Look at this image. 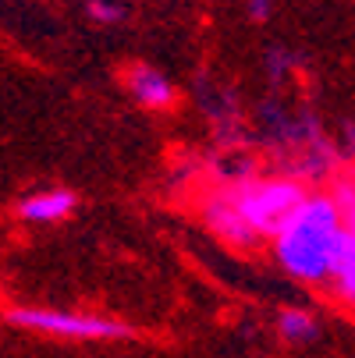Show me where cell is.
<instances>
[{
    "label": "cell",
    "instance_id": "obj_1",
    "mask_svg": "<svg viewBox=\"0 0 355 358\" xmlns=\"http://www.w3.org/2000/svg\"><path fill=\"white\" fill-rule=\"evenodd\" d=\"M341 224L344 220L330 202V195H306L302 206L291 213V220L274 234V252L281 266L306 284L327 280V259Z\"/></svg>",
    "mask_w": 355,
    "mask_h": 358
},
{
    "label": "cell",
    "instance_id": "obj_2",
    "mask_svg": "<svg viewBox=\"0 0 355 358\" xmlns=\"http://www.w3.org/2000/svg\"><path fill=\"white\" fill-rule=\"evenodd\" d=\"M309 195V188L295 181V178H260V181H238L235 188H228V199L235 202V210L242 213V220L252 227V234L274 238L291 213L302 206V199Z\"/></svg>",
    "mask_w": 355,
    "mask_h": 358
},
{
    "label": "cell",
    "instance_id": "obj_3",
    "mask_svg": "<svg viewBox=\"0 0 355 358\" xmlns=\"http://www.w3.org/2000/svg\"><path fill=\"white\" fill-rule=\"evenodd\" d=\"M8 323L39 330V334H54V337H71V341H114V337L132 334L125 323L82 316V313H61V309H11Z\"/></svg>",
    "mask_w": 355,
    "mask_h": 358
},
{
    "label": "cell",
    "instance_id": "obj_4",
    "mask_svg": "<svg viewBox=\"0 0 355 358\" xmlns=\"http://www.w3.org/2000/svg\"><path fill=\"white\" fill-rule=\"evenodd\" d=\"M202 217H207V224H210L214 234H221V238L231 241V245H252V241H256V234H252V227L242 220V213L235 210V202L228 199V192L207 199V210H202Z\"/></svg>",
    "mask_w": 355,
    "mask_h": 358
},
{
    "label": "cell",
    "instance_id": "obj_5",
    "mask_svg": "<svg viewBox=\"0 0 355 358\" xmlns=\"http://www.w3.org/2000/svg\"><path fill=\"white\" fill-rule=\"evenodd\" d=\"M75 206H78L75 192L54 188V192H36V195L22 199V202H18V213H22V220H29V224H54V220H64Z\"/></svg>",
    "mask_w": 355,
    "mask_h": 358
},
{
    "label": "cell",
    "instance_id": "obj_6",
    "mask_svg": "<svg viewBox=\"0 0 355 358\" xmlns=\"http://www.w3.org/2000/svg\"><path fill=\"white\" fill-rule=\"evenodd\" d=\"M327 280L341 291V298H355V234L351 224H341L337 241L327 259Z\"/></svg>",
    "mask_w": 355,
    "mask_h": 358
},
{
    "label": "cell",
    "instance_id": "obj_7",
    "mask_svg": "<svg viewBox=\"0 0 355 358\" xmlns=\"http://www.w3.org/2000/svg\"><path fill=\"white\" fill-rule=\"evenodd\" d=\"M128 89H132V96L139 99L142 107L164 110V107L174 103V85H171L160 71L146 68V64H135V68L128 71Z\"/></svg>",
    "mask_w": 355,
    "mask_h": 358
},
{
    "label": "cell",
    "instance_id": "obj_8",
    "mask_svg": "<svg viewBox=\"0 0 355 358\" xmlns=\"http://www.w3.org/2000/svg\"><path fill=\"white\" fill-rule=\"evenodd\" d=\"M277 330H281V337L284 341H295V344H302V341H309V337H316V316L313 313H306V309H284L281 316H277Z\"/></svg>",
    "mask_w": 355,
    "mask_h": 358
},
{
    "label": "cell",
    "instance_id": "obj_9",
    "mask_svg": "<svg viewBox=\"0 0 355 358\" xmlns=\"http://www.w3.org/2000/svg\"><path fill=\"white\" fill-rule=\"evenodd\" d=\"M85 15L96 25H118V22L128 18V8L121 0H85Z\"/></svg>",
    "mask_w": 355,
    "mask_h": 358
},
{
    "label": "cell",
    "instance_id": "obj_10",
    "mask_svg": "<svg viewBox=\"0 0 355 358\" xmlns=\"http://www.w3.org/2000/svg\"><path fill=\"white\" fill-rule=\"evenodd\" d=\"M330 202L337 206L341 220H344V224H351V213H355V185H351L348 178H341V181L334 185V192H330Z\"/></svg>",
    "mask_w": 355,
    "mask_h": 358
},
{
    "label": "cell",
    "instance_id": "obj_11",
    "mask_svg": "<svg viewBox=\"0 0 355 358\" xmlns=\"http://www.w3.org/2000/svg\"><path fill=\"white\" fill-rule=\"evenodd\" d=\"M267 64H270V78L277 82L288 68H295V64H302V57H295V54H288V50H270L267 54Z\"/></svg>",
    "mask_w": 355,
    "mask_h": 358
},
{
    "label": "cell",
    "instance_id": "obj_12",
    "mask_svg": "<svg viewBox=\"0 0 355 358\" xmlns=\"http://www.w3.org/2000/svg\"><path fill=\"white\" fill-rule=\"evenodd\" d=\"M245 8H249L252 22H267L274 15V0H245Z\"/></svg>",
    "mask_w": 355,
    "mask_h": 358
}]
</instances>
